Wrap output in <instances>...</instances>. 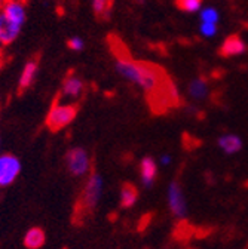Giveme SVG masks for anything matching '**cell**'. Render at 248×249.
I'll return each mask as SVG.
<instances>
[{"mask_svg": "<svg viewBox=\"0 0 248 249\" xmlns=\"http://www.w3.org/2000/svg\"><path fill=\"white\" fill-rule=\"evenodd\" d=\"M114 67L123 79L144 90L149 97H153L156 100L165 97L167 101L172 103L180 100V93L175 85L168 80L167 74L156 66H152L149 62L135 61L127 55L119 53L116 55Z\"/></svg>", "mask_w": 248, "mask_h": 249, "instance_id": "cell-1", "label": "cell"}, {"mask_svg": "<svg viewBox=\"0 0 248 249\" xmlns=\"http://www.w3.org/2000/svg\"><path fill=\"white\" fill-rule=\"evenodd\" d=\"M27 21L25 0H5L0 9V46L12 45Z\"/></svg>", "mask_w": 248, "mask_h": 249, "instance_id": "cell-2", "label": "cell"}, {"mask_svg": "<svg viewBox=\"0 0 248 249\" xmlns=\"http://www.w3.org/2000/svg\"><path fill=\"white\" fill-rule=\"evenodd\" d=\"M76 114H77V108L75 104L66 103V101H58L51 107L48 117H46V124L52 131L64 129L76 119Z\"/></svg>", "mask_w": 248, "mask_h": 249, "instance_id": "cell-3", "label": "cell"}, {"mask_svg": "<svg viewBox=\"0 0 248 249\" xmlns=\"http://www.w3.org/2000/svg\"><path fill=\"white\" fill-rule=\"evenodd\" d=\"M167 202H168L170 212L172 213L175 220H184V218H188V213H189L188 200H186L181 184L175 179L168 184Z\"/></svg>", "mask_w": 248, "mask_h": 249, "instance_id": "cell-4", "label": "cell"}, {"mask_svg": "<svg viewBox=\"0 0 248 249\" xmlns=\"http://www.w3.org/2000/svg\"><path fill=\"white\" fill-rule=\"evenodd\" d=\"M66 165L72 175L75 177H85L91 168V159L86 150L80 147H75L67 151L66 154Z\"/></svg>", "mask_w": 248, "mask_h": 249, "instance_id": "cell-5", "label": "cell"}, {"mask_svg": "<svg viewBox=\"0 0 248 249\" xmlns=\"http://www.w3.org/2000/svg\"><path fill=\"white\" fill-rule=\"evenodd\" d=\"M21 174V162L14 154H0V189L17 181Z\"/></svg>", "mask_w": 248, "mask_h": 249, "instance_id": "cell-6", "label": "cell"}, {"mask_svg": "<svg viewBox=\"0 0 248 249\" xmlns=\"http://www.w3.org/2000/svg\"><path fill=\"white\" fill-rule=\"evenodd\" d=\"M103 189H104V182L101 175L92 174L85 184L83 195H82V205L85 209H94L98 205L103 196Z\"/></svg>", "mask_w": 248, "mask_h": 249, "instance_id": "cell-7", "label": "cell"}, {"mask_svg": "<svg viewBox=\"0 0 248 249\" xmlns=\"http://www.w3.org/2000/svg\"><path fill=\"white\" fill-rule=\"evenodd\" d=\"M156 178H158V162L153 158H150V156H146L140 162V179L143 187L150 189L156 182Z\"/></svg>", "mask_w": 248, "mask_h": 249, "instance_id": "cell-8", "label": "cell"}, {"mask_svg": "<svg viewBox=\"0 0 248 249\" xmlns=\"http://www.w3.org/2000/svg\"><path fill=\"white\" fill-rule=\"evenodd\" d=\"M217 147L220 148V151L226 156H233L238 154L242 147H244V141L239 135L236 134H223L217 138Z\"/></svg>", "mask_w": 248, "mask_h": 249, "instance_id": "cell-9", "label": "cell"}, {"mask_svg": "<svg viewBox=\"0 0 248 249\" xmlns=\"http://www.w3.org/2000/svg\"><path fill=\"white\" fill-rule=\"evenodd\" d=\"M85 90V83L83 80L76 76V74H69L64 82H63V88H61V93H63V98L67 100H76L79 98Z\"/></svg>", "mask_w": 248, "mask_h": 249, "instance_id": "cell-10", "label": "cell"}, {"mask_svg": "<svg viewBox=\"0 0 248 249\" xmlns=\"http://www.w3.org/2000/svg\"><path fill=\"white\" fill-rule=\"evenodd\" d=\"M244 52H247V43L238 35H232L226 37L220 46V53L223 56H236V55H242Z\"/></svg>", "mask_w": 248, "mask_h": 249, "instance_id": "cell-11", "label": "cell"}, {"mask_svg": "<svg viewBox=\"0 0 248 249\" xmlns=\"http://www.w3.org/2000/svg\"><path fill=\"white\" fill-rule=\"evenodd\" d=\"M38 70H39L38 61L30 59V61L25 62L21 73H19V79H18V88L21 90H24V89H27V88H30L33 85V82H35V79L38 76Z\"/></svg>", "mask_w": 248, "mask_h": 249, "instance_id": "cell-12", "label": "cell"}, {"mask_svg": "<svg viewBox=\"0 0 248 249\" xmlns=\"http://www.w3.org/2000/svg\"><path fill=\"white\" fill-rule=\"evenodd\" d=\"M45 231L39 227H33V229H30L25 236H24V245L25 248L28 249H39L45 245Z\"/></svg>", "mask_w": 248, "mask_h": 249, "instance_id": "cell-13", "label": "cell"}, {"mask_svg": "<svg viewBox=\"0 0 248 249\" xmlns=\"http://www.w3.org/2000/svg\"><path fill=\"white\" fill-rule=\"evenodd\" d=\"M208 92H210V88H208V83L207 80H204L202 77H198V79H193L189 85V95L196 100V101H202L208 97Z\"/></svg>", "mask_w": 248, "mask_h": 249, "instance_id": "cell-14", "label": "cell"}, {"mask_svg": "<svg viewBox=\"0 0 248 249\" xmlns=\"http://www.w3.org/2000/svg\"><path fill=\"white\" fill-rule=\"evenodd\" d=\"M138 200V192L134 185L127 184L120 190V206L122 208H133Z\"/></svg>", "mask_w": 248, "mask_h": 249, "instance_id": "cell-15", "label": "cell"}, {"mask_svg": "<svg viewBox=\"0 0 248 249\" xmlns=\"http://www.w3.org/2000/svg\"><path fill=\"white\" fill-rule=\"evenodd\" d=\"M199 18H201V22H210V24H219V19H220V14L215 8L212 6H207V8H202L199 11Z\"/></svg>", "mask_w": 248, "mask_h": 249, "instance_id": "cell-16", "label": "cell"}, {"mask_svg": "<svg viewBox=\"0 0 248 249\" xmlns=\"http://www.w3.org/2000/svg\"><path fill=\"white\" fill-rule=\"evenodd\" d=\"M178 9L184 12H199L202 9V0H175Z\"/></svg>", "mask_w": 248, "mask_h": 249, "instance_id": "cell-17", "label": "cell"}, {"mask_svg": "<svg viewBox=\"0 0 248 249\" xmlns=\"http://www.w3.org/2000/svg\"><path fill=\"white\" fill-rule=\"evenodd\" d=\"M91 6H92V11H94L95 15L104 18L110 12L112 0H91Z\"/></svg>", "mask_w": 248, "mask_h": 249, "instance_id": "cell-18", "label": "cell"}, {"mask_svg": "<svg viewBox=\"0 0 248 249\" xmlns=\"http://www.w3.org/2000/svg\"><path fill=\"white\" fill-rule=\"evenodd\" d=\"M199 31L204 37H212L217 35V24H210V22H201Z\"/></svg>", "mask_w": 248, "mask_h": 249, "instance_id": "cell-19", "label": "cell"}, {"mask_svg": "<svg viewBox=\"0 0 248 249\" xmlns=\"http://www.w3.org/2000/svg\"><path fill=\"white\" fill-rule=\"evenodd\" d=\"M69 48L72 49V51H75V52H80V51H83V48H85V42H83V39H80V37H72L70 40H69Z\"/></svg>", "mask_w": 248, "mask_h": 249, "instance_id": "cell-20", "label": "cell"}, {"mask_svg": "<svg viewBox=\"0 0 248 249\" xmlns=\"http://www.w3.org/2000/svg\"><path fill=\"white\" fill-rule=\"evenodd\" d=\"M159 163L162 166H170L172 163V158H171V154L165 153V154H161V158H159Z\"/></svg>", "mask_w": 248, "mask_h": 249, "instance_id": "cell-21", "label": "cell"}, {"mask_svg": "<svg viewBox=\"0 0 248 249\" xmlns=\"http://www.w3.org/2000/svg\"><path fill=\"white\" fill-rule=\"evenodd\" d=\"M2 67H3V61H2V56H0V71H2Z\"/></svg>", "mask_w": 248, "mask_h": 249, "instance_id": "cell-22", "label": "cell"}, {"mask_svg": "<svg viewBox=\"0 0 248 249\" xmlns=\"http://www.w3.org/2000/svg\"><path fill=\"white\" fill-rule=\"evenodd\" d=\"M3 3H5V0H0V9H2V6H3Z\"/></svg>", "mask_w": 248, "mask_h": 249, "instance_id": "cell-23", "label": "cell"}, {"mask_svg": "<svg viewBox=\"0 0 248 249\" xmlns=\"http://www.w3.org/2000/svg\"><path fill=\"white\" fill-rule=\"evenodd\" d=\"M0 49H2V46H0Z\"/></svg>", "mask_w": 248, "mask_h": 249, "instance_id": "cell-24", "label": "cell"}]
</instances>
